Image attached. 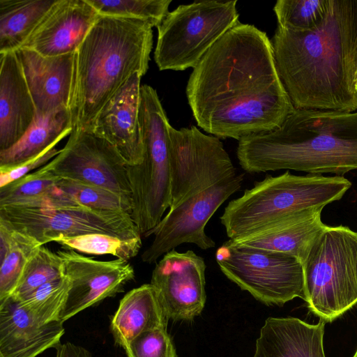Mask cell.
Masks as SVG:
<instances>
[{
    "instance_id": "cell-29",
    "label": "cell",
    "mask_w": 357,
    "mask_h": 357,
    "mask_svg": "<svg viewBox=\"0 0 357 357\" xmlns=\"http://www.w3.org/2000/svg\"><path fill=\"white\" fill-rule=\"evenodd\" d=\"M331 0H278L273 11L278 26L296 31L314 29L326 17Z\"/></svg>"
},
{
    "instance_id": "cell-22",
    "label": "cell",
    "mask_w": 357,
    "mask_h": 357,
    "mask_svg": "<svg viewBox=\"0 0 357 357\" xmlns=\"http://www.w3.org/2000/svg\"><path fill=\"white\" fill-rule=\"evenodd\" d=\"M325 321L307 324L295 317H268L256 340L253 357H325Z\"/></svg>"
},
{
    "instance_id": "cell-30",
    "label": "cell",
    "mask_w": 357,
    "mask_h": 357,
    "mask_svg": "<svg viewBox=\"0 0 357 357\" xmlns=\"http://www.w3.org/2000/svg\"><path fill=\"white\" fill-rule=\"evenodd\" d=\"M76 252L96 255H110L126 260L135 257L142 248V238H121L105 234H90L56 242Z\"/></svg>"
},
{
    "instance_id": "cell-9",
    "label": "cell",
    "mask_w": 357,
    "mask_h": 357,
    "mask_svg": "<svg viewBox=\"0 0 357 357\" xmlns=\"http://www.w3.org/2000/svg\"><path fill=\"white\" fill-rule=\"evenodd\" d=\"M0 222L43 245L90 234L138 238L141 233L130 214L100 211L79 205L39 203L28 207L0 206Z\"/></svg>"
},
{
    "instance_id": "cell-26",
    "label": "cell",
    "mask_w": 357,
    "mask_h": 357,
    "mask_svg": "<svg viewBox=\"0 0 357 357\" xmlns=\"http://www.w3.org/2000/svg\"><path fill=\"white\" fill-rule=\"evenodd\" d=\"M71 282L66 275L42 285L19 301L37 322L43 324L60 321Z\"/></svg>"
},
{
    "instance_id": "cell-25",
    "label": "cell",
    "mask_w": 357,
    "mask_h": 357,
    "mask_svg": "<svg viewBox=\"0 0 357 357\" xmlns=\"http://www.w3.org/2000/svg\"><path fill=\"white\" fill-rule=\"evenodd\" d=\"M56 0H0V54L17 50Z\"/></svg>"
},
{
    "instance_id": "cell-31",
    "label": "cell",
    "mask_w": 357,
    "mask_h": 357,
    "mask_svg": "<svg viewBox=\"0 0 357 357\" xmlns=\"http://www.w3.org/2000/svg\"><path fill=\"white\" fill-rule=\"evenodd\" d=\"M11 231L10 250L0 261V303L12 296L29 259L40 245L30 236L13 229Z\"/></svg>"
},
{
    "instance_id": "cell-38",
    "label": "cell",
    "mask_w": 357,
    "mask_h": 357,
    "mask_svg": "<svg viewBox=\"0 0 357 357\" xmlns=\"http://www.w3.org/2000/svg\"><path fill=\"white\" fill-rule=\"evenodd\" d=\"M353 357H357V350H356V353H355V354H354V356Z\"/></svg>"
},
{
    "instance_id": "cell-13",
    "label": "cell",
    "mask_w": 357,
    "mask_h": 357,
    "mask_svg": "<svg viewBox=\"0 0 357 357\" xmlns=\"http://www.w3.org/2000/svg\"><path fill=\"white\" fill-rule=\"evenodd\" d=\"M43 167L60 178L131 198L126 162L114 146L90 130L74 128L65 146Z\"/></svg>"
},
{
    "instance_id": "cell-35",
    "label": "cell",
    "mask_w": 357,
    "mask_h": 357,
    "mask_svg": "<svg viewBox=\"0 0 357 357\" xmlns=\"http://www.w3.org/2000/svg\"><path fill=\"white\" fill-rule=\"evenodd\" d=\"M55 146H52L48 148L38 156L16 167L0 169V188L31 173L30 172L32 170L39 169L47 164L55 158L61 151V149H56Z\"/></svg>"
},
{
    "instance_id": "cell-11",
    "label": "cell",
    "mask_w": 357,
    "mask_h": 357,
    "mask_svg": "<svg viewBox=\"0 0 357 357\" xmlns=\"http://www.w3.org/2000/svg\"><path fill=\"white\" fill-rule=\"evenodd\" d=\"M171 206L236 175L220 138L204 134L196 126L168 127Z\"/></svg>"
},
{
    "instance_id": "cell-10",
    "label": "cell",
    "mask_w": 357,
    "mask_h": 357,
    "mask_svg": "<svg viewBox=\"0 0 357 357\" xmlns=\"http://www.w3.org/2000/svg\"><path fill=\"white\" fill-rule=\"evenodd\" d=\"M223 274L242 290L267 305L305 299L304 273L296 257L225 242L215 252Z\"/></svg>"
},
{
    "instance_id": "cell-4",
    "label": "cell",
    "mask_w": 357,
    "mask_h": 357,
    "mask_svg": "<svg viewBox=\"0 0 357 357\" xmlns=\"http://www.w3.org/2000/svg\"><path fill=\"white\" fill-rule=\"evenodd\" d=\"M152 28L140 20L100 16L76 52L74 128L90 130L126 81L135 73H146Z\"/></svg>"
},
{
    "instance_id": "cell-27",
    "label": "cell",
    "mask_w": 357,
    "mask_h": 357,
    "mask_svg": "<svg viewBox=\"0 0 357 357\" xmlns=\"http://www.w3.org/2000/svg\"><path fill=\"white\" fill-rule=\"evenodd\" d=\"M65 275L59 255L40 245L29 259L22 278L10 297L22 301L45 283Z\"/></svg>"
},
{
    "instance_id": "cell-23",
    "label": "cell",
    "mask_w": 357,
    "mask_h": 357,
    "mask_svg": "<svg viewBox=\"0 0 357 357\" xmlns=\"http://www.w3.org/2000/svg\"><path fill=\"white\" fill-rule=\"evenodd\" d=\"M168 320L158 290L151 283L144 284L121 299L110 330L115 343L124 348L144 332L167 329Z\"/></svg>"
},
{
    "instance_id": "cell-20",
    "label": "cell",
    "mask_w": 357,
    "mask_h": 357,
    "mask_svg": "<svg viewBox=\"0 0 357 357\" xmlns=\"http://www.w3.org/2000/svg\"><path fill=\"white\" fill-rule=\"evenodd\" d=\"M36 109L16 51L0 54V151L16 144Z\"/></svg>"
},
{
    "instance_id": "cell-21",
    "label": "cell",
    "mask_w": 357,
    "mask_h": 357,
    "mask_svg": "<svg viewBox=\"0 0 357 357\" xmlns=\"http://www.w3.org/2000/svg\"><path fill=\"white\" fill-rule=\"evenodd\" d=\"M321 209L306 211L269 225L252 234L227 241L231 245L294 256L301 263L326 227Z\"/></svg>"
},
{
    "instance_id": "cell-7",
    "label": "cell",
    "mask_w": 357,
    "mask_h": 357,
    "mask_svg": "<svg viewBox=\"0 0 357 357\" xmlns=\"http://www.w3.org/2000/svg\"><path fill=\"white\" fill-rule=\"evenodd\" d=\"M302 264L304 301L321 319L331 322L357 303V231L326 225Z\"/></svg>"
},
{
    "instance_id": "cell-8",
    "label": "cell",
    "mask_w": 357,
    "mask_h": 357,
    "mask_svg": "<svg viewBox=\"0 0 357 357\" xmlns=\"http://www.w3.org/2000/svg\"><path fill=\"white\" fill-rule=\"evenodd\" d=\"M237 1H195L169 12L157 27L154 60L160 70L195 68L239 22Z\"/></svg>"
},
{
    "instance_id": "cell-17",
    "label": "cell",
    "mask_w": 357,
    "mask_h": 357,
    "mask_svg": "<svg viewBox=\"0 0 357 357\" xmlns=\"http://www.w3.org/2000/svg\"><path fill=\"white\" fill-rule=\"evenodd\" d=\"M100 16L87 0H56L20 48L45 56L76 52Z\"/></svg>"
},
{
    "instance_id": "cell-33",
    "label": "cell",
    "mask_w": 357,
    "mask_h": 357,
    "mask_svg": "<svg viewBox=\"0 0 357 357\" xmlns=\"http://www.w3.org/2000/svg\"><path fill=\"white\" fill-rule=\"evenodd\" d=\"M59 180L42 167L0 188V206L21 205L49 195Z\"/></svg>"
},
{
    "instance_id": "cell-6",
    "label": "cell",
    "mask_w": 357,
    "mask_h": 357,
    "mask_svg": "<svg viewBox=\"0 0 357 357\" xmlns=\"http://www.w3.org/2000/svg\"><path fill=\"white\" fill-rule=\"evenodd\" d=\"M139 119L143 157L128 165L131 190V217L141 234L146 236L162 220L171 206V181L167 117L157 91L143 84L140 89Z\"/></svg>"
},
{
    "instance_id": "cell-32",
    "label": "cell",
    "mask_w": 357,
    "mask_h": 357,
    "mask_svg": "<svg viewBox=\"0 0 357 357\" xmlns=\"http://www.w3.org/2000/svg\"><path fill=\"white\" fill-rule=\"evenodd\" d=\"M100 15L130 18L158 27L168 14L172 0H87Z\"/></svg>"
},
{
    "instance_id": "cell-16",
    "label": "cell",
    "mask_w": 357,
    "mask_h": 357,
    "mask_svg": "<svg viewBox=\"0 0 357 357\" xmlns=\"http://www.w3.org/2000/svg\"><path fill=\"white\" fill-rule=\"evenodd\" d=\"M16 52L36 114L43 116L66 109L73 112L76 52L57 56H43L24 48Z\"/></svg>"
},
{
    "instance_id": "cell-19",
    "label": "cell",
    "mask_w": 357,
    "mask_h": 357,
    "mask_svg": "<svg viewBox=\"0 0 357 357\" xmlns=\"http://www.w3.org/2000/svg\"><path fill=\"white\" fill-rule=\"evenodd\" d=\"M61 321H35L20 302L10 297L0 303V357H36L61 344Z\"/></svg>"
},
{
    "instance_id": "cell-37",
    "label": "cell",
    "mask_w": 357,
    "mask_h": 357,
    "mask_svg": "<svg viewBox=\"0 0 357 357\" xmlns=\"http://www.w3.org/2000/svg\"><path fill=\"white\" fill-rule=\"evenodd\" d=\"M354 84L357 89V63H356L355 75H354Z\"/></svg>"
},
{
    "instance_id": "cell-1",
    "label": "cell",
    "mask_w": 357,
    "mask_h": 357,
    "mask_svg": "<svg viewBox=\"0 0 357 357\" xmlns=\"http://www.w3.org/2000/svg\"><path fill=\"white\" fill-rule=\"evenodd\" d=\"M197 126L240 140L279 127L295 109L278 75L271 40L238 23L193 68L186 86Z\"/></svg>"
},
{
    "instance_id": "cell-36",
    "label": "cell",
    "mask_w": 357,
    "mask_h": 357,
    "mask_svg": "<svg viewBox=\"0 0 357 357\" xmlns=\"http://www.w3.org/2000/svg\"><path fill=\"white\" fill-rule=\"evenodd\" d=\"M55 349V357H92L89 350L70 342L59 344Z\"/></svg>"
},
{
    "instance_id": "cell-34",
    "label": "cell",
    "mask_w": 357,
    "mask_h": 357,
    "mask_svg": "<svg viewBox=\"0 0 357 357\" xmlns=\"http://www.w3.org/2000/svg\"><path fill=\"white\" fill-rule=\"evenodd\" d=\"M123 349L127 357H177L172 340L165 328L144 332Z\"/></svg>"
},
{
    "instance_id": "cell-2",
    "label": "cell",
    "mask_w": 357,
    "mask_h": 357,
    "mask_svg": "<svg viewBox=\"0 0 357 357\" xmlns=\"http://www.w3.org/2000/svg\"><path fill=\"white\" fill-rule=\"evenodd\" d=\"M276 69L295 109H357V0H331L314 29L278 25L271 40Z\"/></svg>"
},
{
    "instance_id": "cell-5",
    "label": "cell",
    "mask_w": 357,
    "mask_h": 357,
    "mask_svg": "<svg viewBox=\"0 0 357 357\" xmlns=\"http://www.w3.org/2000/svg\"><path fill=\"white\" fill-rule=\"evenodd\" d=\"M351 186L343 176L294 175L289 171L267 175L229 202L220 222L229 239L237 238L281 220L322 210L342 199Z\"/></svg>"
},
{
    "instance_id": "cell-18",
    "label": "cell",
    "mask_w": 357,
    "mask_h": 357,
    "mask_svg": "<svg viewBox=\"0 0 357 357\" xmlns=\"http://www.w3.org/2000/svg\"><path fill=\"white\" fill-rule=\"evenodd\" d=\"M142 77L132 75L102 107L90 129L114 146L128 166L139 164L143 157L139 119Z\"/></svg>"
},
{
    "instance_id": "cell-14",
    "label": "cell",
    "mask_w": 357,
    "mask_h": 357,
    "mask_svg": "<svg viewBox=\"0 0 357 357\" xmlns=\"http://www.w3.org/2000/svg\"><path fill=\"white\" fill-rule=\"evenodd\" d=\"M206 264L192 250H172L153 270L151 284L155 287L166 314L174 321H191L202 312L206 300Z\"/></svg>"
},
{
    "instance_id": "cell-12",
    "label": "cell",
    "mask_w": 357,
    "mask_h": 357,
    "mask_svg": "<svg viewBox=\"0 0 357 357\" xmlns=\"http://www.w3.org/2000/svg\"><path fill=\"white\" fill-rule=\"evenodd\" d=\"M243 182V174H236L195 195L169 209L167 215L147 234L153 235L151 244L144 251L142 260L157 261L167 252L183 243H193L202 250L215 245L205 232V227L218 208Z\"/></svg>"
},
{
    "instance_id": "cell-15",
    "label": "cell",
    "mask_w": 357,
    "mask_h": 357,
    "mask_svg": "<svg viewBox=\"0 0 357 357\" xmlns=\"http://www.w3.org/2000/svg\"><path fill=\"white\" fill-rule=\"evenodd\" d=\"M57 253L63 259L65 275L71 282L60 318L63 323L123 291L125 285L135 278L134 268L126 260H96L71 249L58 250Z\"/></svg>"
},
{
    "instance_id": "cell-28",
    "label": "cell",
    "mask_w": 357,
    "mask_h": 357,
    "mask_svg": "<svg viewBox=\"0 0 357 357\" xmlns=\"http://www.w3.org/2000/svg\"><path fill=\"white\" fill-rule=\"evenodd\" d=\"M57 188L77 204L91 209L131 214L132 199L108 189L60 178Z\"/></svg>"
},
{
    "instance_id": "cell-3",
    "label": "cell",
    "mask_w": 357,
    "mask_h": 357,
    "mask_svg": "<svg viewBox=\"0 0 357 357\" xmlns=\"http://www.w3.org/2000/svg\"><path fill=\"white\" fill-rule=\"evenodd\" d=\"M248 173L280 169L342 176L357 169V112L295 109L277 128L238 141Z\"/></svg>"
},
{
    "instance_id": "cell-24",
    "label": "cell",
    "mask_w": 357,
    "mask_h": 357,
    "mask_svg": "<svg viewBox=\"0 0 357 357\" xmlns=\"http://www.w3.org/2000/svg\"><path fill=\"white\" fill-rule=\"evenodd\" d=\"M74 128L71 110H62L47 115L36 114L23 137L13 146L0 151V169L16 167L56 146Z\"/></svg>"
}]
</instances>
